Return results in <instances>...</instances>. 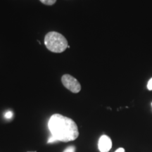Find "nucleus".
<instances>
[{
    "instance_id": "7ed1b4c3",
    "label": "nucleus",
    "mask_w": 152,
    "mask_h": 152,
    "mask_svg": "<svg viewBox=\"0 0 152 152\" xmlns=\"http://www.w3.org/2000/svg\"><path fill=\"white\" fill-rule=\"evenodd\" d=\"M64 86L73 93H78L81 90V85L77 79L69 74H65L61 77Z\"/></svg>"
},
{
    "instance_id": "f257e3e1",
    "label": "nucleus",
    "mask_w": 152,
    "mask_h": 152,
    "mask_svg": "<svg viewBox=\"0 0 152 152\" xmlns=\"http://www.w3.org/2000/svg\"><path fill=\"white\" fill-rule=\"evenodd\" d=\"M48 128L51 132V137L47 141L48 143L74 141L79 136L78 128L75 121L58 113L50 117Z\"/></svg>"
},
{
    "instance_id": "39448f33",
    "label": "nucleus",
    "mask_w": 152,
    "mask_h": 152,
    "mask_svg": "<svg viewBox=\"0 0 152 152\" xmlns=\"http://www.w3.org/2000/svg\"><path fill=\"white\" fill-rule=\"evenodd\" d=\"M42 3L47 6H52L56 3V0H39Z\"/></svg>"
},
{
    "instance_id": "0eeeda50",
    "label": "nucleus",
    "mask_w": 152,
    "mask_h": 152,
    "mask_svg": "<svg viewBox=\"0 0 152 152\" xmlns=\"http://www.w3.org/2000/svg\"><path fill=\"white\" fill-rule=\"evenodd\" d=\"M64 152H75V147L74 146H69L64 150Z\"/></svg>"
},
{
    "instance_id": "1a4fd4ad",
    "label": "nucleus",
    "mask_w": 152,
    "mask_h": 152,
    "mask_svg": "<svg viewBox=\"0 0 152 152\" xmlns=\"http://www.w3.org/2000/svg\"><path fill=\"white\" fill-rule=\"evenodd\" d=\"M125 149H124V148H122V147L118 148V149H116L115 151V152H125Z\"/></svg>"
},
{
    "instance_id": "9b49d317",
    "label": "nucleus",
    "mask_w": 152,
    "mask_h": 152,
    "mask_svg": "<svg viewBox=\"0 0 152 152\" xmlns=\"http://www.w3.org/2000/svg\"><path fill=\"white\" fill-rule=\"evenodd\" d=\"M151 106H152V103H151Z\"/></svg>"
},
{
    "instance_id": "f03ea898",
    "label": "nucleus",
    "mask_w": 152,
    "mask_h": 152,
    "mask_svg": "<svg viewBox=\"0 0 152 152\" xmlns=\"http://www.w3.org/2000/svg\"><path fill=\"white\" fill-rule=\"evenodd\" d=\"M45 45L48 50L62 53L68 48V41L64 35L55 31L49 32L45 37Z\"/></svg>"
},
{
    "instance_id": "20e7f679",
    "label": "nucleus",
    "mask_w": 152,
    "mask_h": 152,
    "mask_svg": "<svg viewBox=\"0 0 152 152\" xmlns=\"http://www.w3.org/2000/svg\"><path fill=\"white\" fill-rule=\"evenodd\" d=\"M112 147V141L109 136H101L98 142V149L100 152H109Z\"/></svg>"
},
{
    "instance_id": "9d476101",
    "label": "nucleus",
    "mask_w": 152,
    "mask_h": 152,
    "mask_svg": "<svg viewBox=\"0 0 152 152\" xmlns=\"http://www.w3.org/2000/svg\"><path fill=\"white\" fill-rule=\"evenodd\" d=\"M28 152H35V151H28Z\"/></svg>"
},
{
    "instance_id": "6e6552de",
    "label": "nucleus",
    "mask_w": 152,
    "mask_h": 152,
    "mask_svg": "<svg viewBox=\"0 0 152 152\" xmlns=\"http://www.w3.org/2000/svg\"><path fill=\"white\" fill-rule=\"evenodd\" d=\"M147 89L150 91L152 90V77L149 80L147 83Z\"/></svg>"
},
{
    "instance_id": "423d86ee",
    "label": "nucleus",
    "mask_w": 152,
    "mask_h": 152,
    "mask_svg": "<svg viewBox=\"0 0 152 152\" xmlns=\"http://www.w3.org/2000/svg\"><path fill=\"white\" fill-rule=\"evenodd\" d=\"M13 115H14V113H13L12 111H7L4 114V118L6 119H11V118L13 117Z\"/></svg>"
}]
</instances>
